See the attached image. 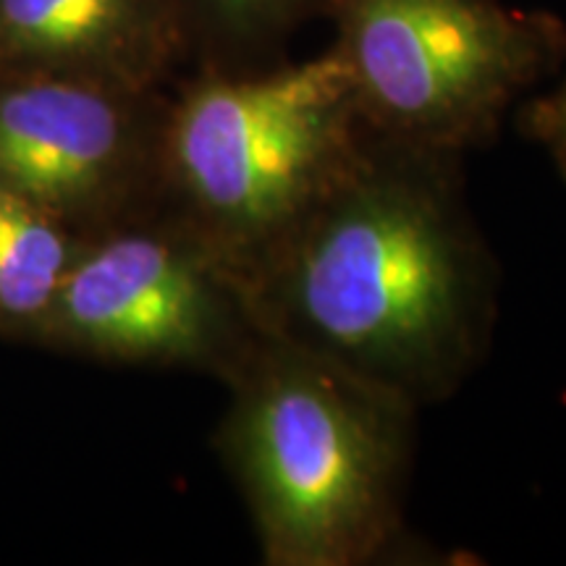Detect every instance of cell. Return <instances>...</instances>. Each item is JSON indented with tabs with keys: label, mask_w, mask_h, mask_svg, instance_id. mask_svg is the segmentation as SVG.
Returning <instances> with one entry per match:
<instances>
[{
	"label": "cell",
	"mask_w": 566,
	"mask_h": 566,
	"mask_svg": "<svg viewBox=\"0 0 566 566\" xmlns=\"http://www.w3.org/2000/svg\"><path fill=\"white\" fill-rule=\"evenodd\" d=\"M464 155L365 129L334 181L247 271L260 323L420 412L491 354L501 265Z\"/></svg>",
	"instance_id": "cell-1"
},
{
	"label": "cell",
	"mask_w": 566,
	"mask_h": 566,
	"mask_svg": "<svg viewBox=\"0 0 566 566\" xmlns=\"http://www.w3.org/2000/svg\"><path fill=\"white\" fill-rule=\"evenodd\" d=\"M223 430L268 566L422 564L407 501L420 409L265 331Z\"/></svg>",
	"instance_id": "cell-2"
},
{
	"label": "cell",
	"mask_w": 566,
	"mask_h": 566,
	"mask_svg": "<svg viewBox=\"0 0 566 566\" xmlns=\"http://www.w3.org/2000/svg\"><path fill=\"white\" fill-rule=\"evenodd\" d=\"M334 48L258 71H212L163 124L160 168L192 229L242 273L334 181L365 134Z\"/></svg>",
	"instance_id": "cell-3"
},
{
	"label": "cell",
	"mask_w": 566,
	"mask_h": 566,
	"mask_svg": "<svg viewBox=\"0 0 566 566\" xmlns=\"http://www.w3.org/2000/svg\"><path fill=\"white\" fill-rule=\"evenodd\" d=\"M325 19L367 129L464 158L566 53L562 21L504 0H331Z\"/></svg>",
	"instance_id": "cell-4"
},
{
	"label": "cell",
	"mask_w": 566,
	"mask_h": 566,
	"mask_svg": "<svg viewBox=\"0 0 566 566\" xmlns=\"http://www.w3.org/2000/svg\"><path fill=\"white\" fill-rule=\"evenodd\" d=\"M63 315L111 354L216 359L226 373L265 334L242 273L192 229L111 237L63 281Z\"/></svg>",
	"instance_id": "cell-5"
},
{
	"label": "cell",
	"mask_w": 566,
	"mask_h": 566,
	"mask_svg": "<svg viewBox=\"0 0 566 566\" xmlns=\"http://www.w3.org/2000/svg\"><path fill=\"white\" fill-rule=\"evenodd\" d=\"M137 160L134 108L105 84L40 82L0 97V174L48 200L111 192Z\"/></svg>",
	"instance_id": "cell-6"
},
{
	"label": "cell",
	"mask_w": 566,
	"mask_h": 566,
	"mask_svg": "<svg viewBox=\"0 0 566 566\" xmlns=\"http://www.w3.org/2000/svg\"><path fill=\"white\" fill-rule=\"evenodd\" d=\"M0 32L21 51L97 61L137 84L171 34V0H0Z\"/></svg>",
	"instance_id": "cell-7"
},
{
	"label": "cell",
	"mask_w": 566,
	"mask_h": 566,
	"mask_svg": "<svg viewBox=\"0 0 566 566\" xmlns=\"http://www.w3.org/2000/svg\"><path fill=\"white\" fill-rule=\"evenodd\" d=\"M223 45V71H258L286 61V45L313 19L328 17L331 0H189Z\"/></svg>",
	"instance_id": "cell-8"
},
{
	"label": "cell",
	"mask_w": 566,
	"mask_h": 566,
	"mask_svg": "<svg viewBox=\"0 0 566 566\" xmlns=\"http://www.w3.org/2000/svg\"><path fill=\"white\" fill-rule=\"evenodd\" d=\"M66 244L30 208L0 197V307L38 313L59 292Z\"/></svg>",
	"instance_id": "cell-9"
},
{
	"label": "cell",
	"mask_w": 566,
	"mask_h": 566,
	"mask_svg": "<svg viewBox=\"0 0 566 566\" xmlns=\"http://www.w3.org/2000/svg\"><path fill=\"white\" fill-rule=\"evenodd\" d=\"M516 129L548 155L551 166L566 187V76L556 90L520 103Z\"/></svg>",
	"instance_id": "cell-10"
}]
</instances>
